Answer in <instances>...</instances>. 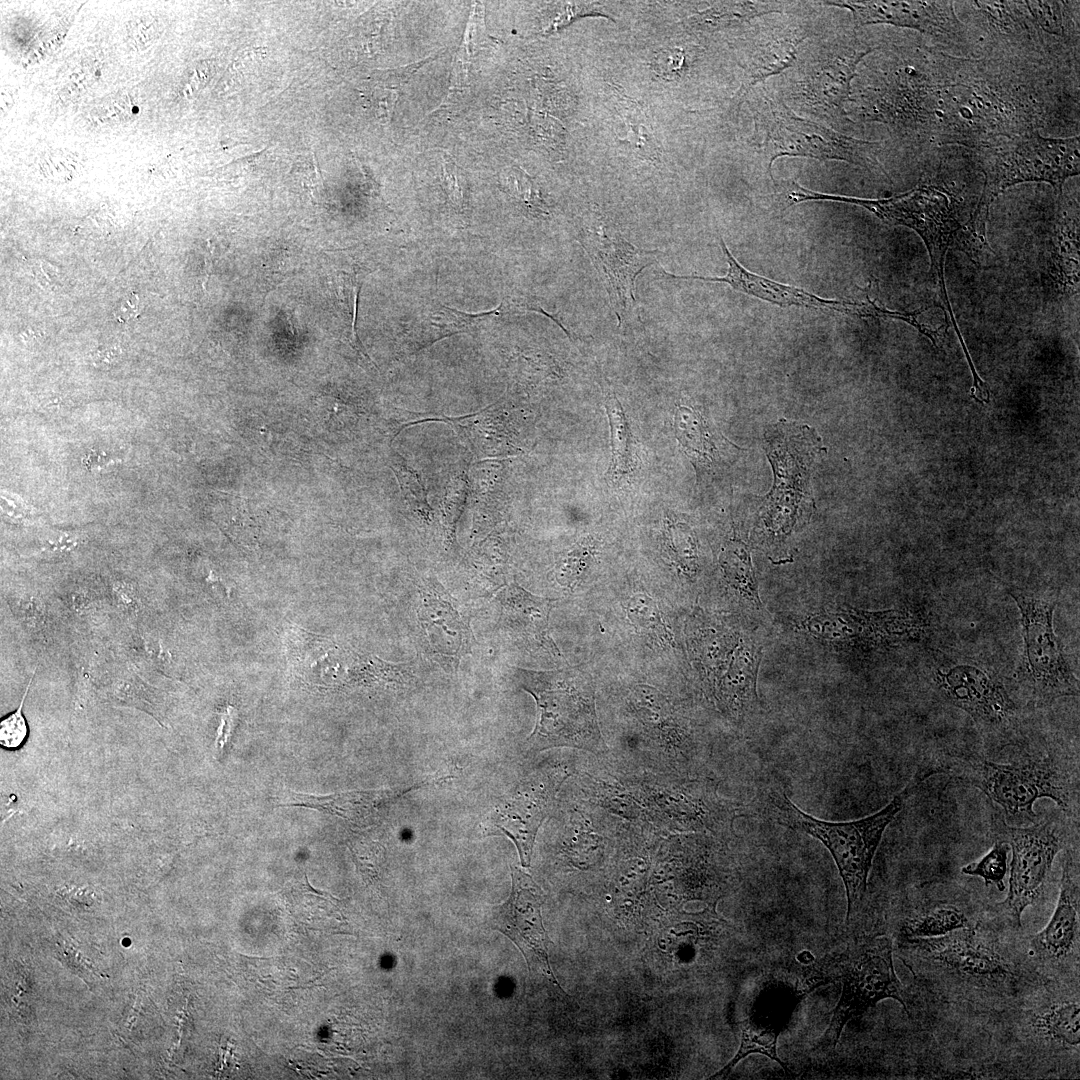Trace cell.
Masks as SVG:
<instances>
[{
	"label": "cell",
	"instance_id": "38",
	"mask_svg": "<svg viewBox=\"0 0 1080 1080\" xmlns=\"http://www.w3.org/2000/svg\"><path fill=\"white\" fill-rule=\"evenodd\" d=\"M684 66L685 55L677 48L663 50L655 59L657 72L665 77L679 75Z\"/></svg>",
	"mask_w": 1080,
	"mask_h": 1080
},
{
	"label": "cell",
	"instance_id": "24",
	"mask_svg": "<svg viewBox=\"0 0 1080 1080\" xmlns=\"http://www.w3.org/2000/svg\"><path fill=\"white\" fill-rule=\"evenodd\" d=\"M616 111L624 124L622 141L627 142L641 157L656 160L660 157V146L649 122L647 114L634 100L617 88L613 89Z\"/></svg>",
	"mask_w": 1080,
	"mask_h": 1080
},
{
	"label": "cell",
	"instance_id": "33",
	"mask_svg": "<svg viewBox=\"0 0 1080 1080\" xmlns=\"http://www.w3.org/2000/svg\"><path fill=\"white\" fill-rule=\"evenodd\" d=\"M628 615L638 625L656 631L660 638L666 639L667 631L660 617L656 604L649 597L637 594L628 604Z\"/></svg>",
	"mask_w": 1080,
	"mask_h": 1080
},
{
	"label": "cell",
	"instance_id": "8",
	"mask_svg": "<svg viewBox=\"0 0 1080 1080\" xmlns=\"http://www.w3.org/2000/svg\"><path fill=\"white\" fill-rule=\"evenodd\" d=\"M864 207L883 222L911 228L922 238L930 257L940 306L949 317L962 348L966 347L949 303L944 265L951 246L963 243L966 250L965 244L976 241L969 220L962 223L955 198L936 187L920 185L890 198L868 199Z\"/></svg>",
	"mask_w": 1080,
	"mask_h": 1080
},
{
	"label": "cell",
	"instance_id": "18",
	"mask_svg": "<svg viewBox=\"0 0 1080 1080\" xmlns=\"http://www.w3.org/2000/svg\"><path fill=\"white\" fill-rule=\"evenodd\" d=\"M417 619L430 653L441 665L456 667L471 653L474 637L470 614L436 580L419 585Z\"/></svg>",
	"mask_w": 1080,
	"mask_h": 1080
},
{
	"label": "cell",
	"instance_id": "17",
	"mask_svg": "<svg viewBox=\"0 0 1080 1080\" xmlns=\"http://www.w3.org/2000/svg\"><path fill=\"white\" fill-rule=\"evenodd\" d=\"M562 779L533 773L503 796L485 819L487 831H498L512 840L524 867L530 865L537 831L552 809Z\"/></svg>",
	"mask_w": 1080,
	"mask_h": 1080
},
{
	"label": "cell",
	"instance_id": "40",
	"mask_svg": "<svg viewBox=\"0 0 1080 1080\" xmlns=\"http://www.w3.org/2000/svg\"><path fill=\"white\" fill-rule=\"evenodd\" d=\"M593 8H589L587 4H570L565 7L563 13L558 15L553 23L549 26V30L558 29L559 27L569 24V22L575 17L584 16L586 12H590Z\"/></svg>",
	"mask_w": 1080,
	"mask_h": 1080
},
{
	"label": "cell",
	"instance_id": "21",
	"mask_svg": "<svg viewBox=\"0 0 1080 1080\" xmlns=\"http://www.w3.org/2000/svg\"><path fill=\"white\" fill-rule=\"evenodd\" d=\"M816 616L807 620L809 631L836 643H893L918 631L917 621L911 615L896 611L865 613L849 610Z\"/></svg>",
	"mask_w": 1080,
	"mask_h": 1080
},
{
	"label": "cell",
	"instance_id": "36",
	"mask_svg": "<svg viewBox=\"0 0 1080 1080\" xmlns=\"http://www.w3.org/2000/svg\"><path fill=\"white\" fill-rule=\"evenodd\" d=\"M666 541L675 558H680L682 562H686L694 557V546L689 530L682 528V525H670L667 529Z\"/></svg>",
	"mask_w": 1080,
	"mask_h": 1080
},
{
	"label": "cell",
	"instance_id": "5",
	"mask_svg": "<svg viewBox=\"0 0 1080 1080\" xmlns=\"http://www.w3.org/2000/svg\"><path fill=\"white\" fill-rule=\"evenodd\" d=\"M923 780L917 772L881 810L847 822L817 819L799 809L783 793L773 792L770 795L778 823L816 838L830 851L846 891L847 922L863 904L869 872L886 828Z\"/></svg>",
	"mask_w": 1080,
	"mask_h": 1080
},
{
	"label": "cell",
	"instance_id": "32",
	"mask_svg": "<svg viewBox=\"0 0 1080 1080\" xmlns=\"http://www.w3.org/2000/svg\"><path fill=\"white\" fill-rule=\"evenodd\" d=\"M34 674L31 676L29 683L22 696L21 702L18 708L9 716L3 718L0 723V744L3 748L9 750H15L25 742L28 727L23 715V705L25 698L28 694L30 684L33 680Z\"/></svg>",
	"mask_w": 1080,
	"mask_h": 1080
},
{
	"label": "cell",
	"instance_id": "16",
	"mask_svg": "<svg viewBox=\"0 0 1080 1080\" xmlns=\"http://www.w3.org/2000/svg\"><path fill=\"white\" fill-rule=\"evenodd\" d=\"M511 877L510 896L495 907L490 925L518 947L531 972L540 974L561 989L549 961L551 941L541 913L544 893L530 875L515 866L511 867Z\"/></svg>",
	"mask_w": 1080,
	"mask_h": 1080
},
{
	"label": "cell",
	"instance_id": "2",
	"mask_svg": "<svg viewBox=\"0 0 1080 1080\" xmlns=\"http://www.w3.org/2000/svg\"><path fill=\"white\" fill-rule=\"evenodd\" d=\"M924 778L945 774L983 792L1005 821L1035 823L1034 803L1054 801L1079 819V752L1022 737L998 749L935 752L919 770Z\"/></svg>",
	"mask_w": 1080,
	"mask_h": 1080
},
{
	"label": "cell",
	"instance_id": "23",
	"mask_svg": "<svg viewBox=\"0 0 1080 1080\" xmlns=\"http://www.w3.org/2000/svg\"><path fill=\"white\" fill-rule=\"evenodd\" d=\"M294 802L281 806L312 808L343 819L360 822L372 813L373 809L385 796L378 791H353L330 795H311L291 792Z\"/></svg>",
	"mask_w": 1080,
	"mask_h": 1080
},
{
	"label": "cell",
	"instance_id": "34",
	"mask_svg": "<svg viewBox=\"0 0 1080 1080\" xmlns=\"http://www.w3.org/2000/svg\"><path fill=\"white\" fill-rule=\"evenodd\" d=\"M157 34V20L151 15L136 16L126 24V41L136 50L151 45L157 39Z\"/></svg>",
	"mask_w": 1080,
	"mask_h": 1080
},
{
	"label": "cell",
	"instance_id": "28",
	"mask_svg": "<svg viewBox=\"0 0 1080 1080\" xmlns=\"http://www.w3.org/2000/svg\"><path fill=\"white\" fill-rule=\"evenodd\" d=\"M993 839L992 848L978 861L963 866L961 873L981 877L986 887L994 885L999 891H1003L1010 847L999 837L993 836Z\"/></svg>",
	"mask_w": 1080,
	"mask_h": 1080
},
{
	"label": "cell",
	"instance_id": "25",
	"mask_svg": "<svg viewBox=\"0 0 1080 1080\" xmlns=\"http://www.w3.org/2000/svg\"><path fill=\"white\" fill-rule=\"evenodd\" d=\"M741 1041L735 1056L718 1072L710 1078H724L728 1076L739 1061L750 1054L759 1053L776 1061L785 1072H789L787 1066L780 1059L777 1052L779 1031L772 1023L759 1020L754 1015L740 1023Z\"/></svg>",
	"mask_w": 1080,
	"mask_h": 1080
},
{
	"label": "cell",
	"instance_id": "29",
	"mask_svg": "<svg viewBox=\"0 0 1080 1080\" xmlns=\"http://www.w3.org/2000/svg\"><path fill=\"white\" fill-rule=\"evenodd\" d=\"M723 558L725 570L732 585L752 604L760 606L747 548L741 543L732 544Z\"/></svg>",
	"mask_w": 1080,
	"mask_h": 1080
},
{
	"label": "cell",
	"instance_id": "19",
	"mask_svg": "<svg viewBox=\"0 0 1080 1080\" xmlns=\"http://www.w3.org/2000/svg\"><path fill=\"white\" fill-rule=\"evenodd\" d=\"M720 246L725 255L728 268L723 276H698L676 275L662 270V276L675 279H693L708 282L727 283L734 290L780 307H805L821 310L823 312H838L845 315L864 317L865 301H849L825 299L816 296L802 288L783 284L772 279L760 276L743 267L731 254V251L720 239Z\"/></svg>",
	"mask_w": 1080,
	"mask_h": 1080
},
{
	"label": "cell",
	"instance_id": "4",
	"mask_svg": "<svg viewBox=\"0 0 1080 1080\" xmlns=\"http://www.w3.org/2000/svg\"><path fill=\"white\" fill-rule=\"evenodd\" d=\"M519 686L535 700L537 720L526 740L528 751L572 747L606 750L595 707L591 676L579 667L535 671L515 668Z\"/></svg>",
	"mask_w": 1080,
	"mask_h": 1080
},
{
	"label": "cell",
	"instance_id": "7",
	"mask_svg": "<svg viewBox=\"0 0 1080 1080\" xmlns=\"http://www.w3.org/2000/svg\"><path fill=\"white\" fill-rule=\"evenodd\" d=\"M1079 137L1046 138L1037 132L1013 137L981 151L980 163L985 185L971 222L978 234L986 235L989 208L1007 188L1029 181L1051 184L1059 196L1069 177L1079 174Z\"/></svg>",
	"mask_w": 1080,
	"mask_h": 1080
},
{
	"label": "cell",
	"instance_id": "39",
	"mask_svg": "<svg viewBox=\"0 0 1080 1080\" xmlns=\"http://www.w3.org/2000/svg\"><path fill=\"white\" fill-rule=\"evenodd\" d=\"M397 99V93L391 89H381L374 96L377 117L382 122H388Z\"/></svg>",
	"mask_w": 1080,
	"mask_h": 1080
},
{
	"label": "cell",
	"instance_id": "22",
	"mask_svg": "<svg viewBox=\"0 0 1080 1080\" xmlns=\"http://www.w3.org/2000/svg\"><path fill=\"white\" fill-rule=\"evenodd\" d=\"M500 605V626L512 635L533 641L554 655L560 652L549 628L552 600L533 595L513 583L505 586L496 596Z\"/></svg>",
	"mask_w": 1080,
	"mask_h": 1080
},
{
	"label": "cell",
	"instance_id": "6",
	"mask_svg": "<svg viewBox=\"0 0 1080 1080\" xmlns=\"http://www.w3.org/2000/svg\"><path fill=\"white\" fill-rule=\"evenodd\" d=\"M991 832L1009 845L1012 859L1007 896L1002 902L990 904V910L1010 927L1022 929L1025 909L1045 898L1055 858L1079 843V819L1061 811L1031 826L1016 827L996 811L991 818Z\"/></svg>",
	"mask_w": 1080,
	"mask_h": 1080
},
{
	"label": "cell",
	"instance_id": "13",
	"mask_svg": "<svg viewBox=\"0 0 1080 1080\" xmlns=\"http://www.w3.org/2000/svg\"><path fill=\"white\" fill-rule=\"evenodd\" d=\"M764 132L762 147L774 159L781 156H807L836 159L867 167L869 156L878 143L854 139L819 124L798 118L784 105L773 106L757 124Z\"/></svg>",
	"mask_w": 1080,
	"mask_h": 1080
},
{
	"label": "cell",
	"instance_id": "3",
	"mask_svg": "<svg viewBox=\"0 0 1080 1080\" xmlns=\"http://www.w3.org/2000/svg\"><path fill=\"white\" fill-rule=\"evenodd\" d=\"M997 1019L1003 1051L1036 1077L1078 1075L1079 985L1045 981Z\"/></svg>",
	"mask_w": 1080,
	"mask_h": 1080
},
{
	"label": "cell",
	"instance_id": "30",
	"mask_svg": "<svg viewBox=\"0 0 1080 1080\" xmlns=\"http://www.w3.org/2000/svg\"><path fill=\"white\" fill-rule=\"evenodd\" d=\"M41 174L54 183H66L83 170V163L76 153L64 148H49L37 158Z\"/></svg>",
	"mask_w": 1080,
	"mask_h": 1080
},
{
	"label": "cell",
	"instance_id": "11",
	"mask_svg": "<svg viewBox=\"0 0 1080 1080\" xmlns=\"http://www.w3.org/2000/svg\"><path fill=\"white\" fill-rule=\"evenodd\" d=\"M1079 843L1064 850L1060 892L1047 925L1027 935L1030 957L1046 981L1079 985L1080 974Z\"/></svg>",
	"mask_w": 1080,
	"mask_h": 1080
},
{
	"label": "cell",
	"instance_id": "20",
	"mask_svg": "<svg viewBox=\"0 0 1080 1080\" xmlns=\"http://www.w3.org/2000/svg\"><path fill=\"white\" fill-rule=\"evenodd\" d=\"M846 8L857 25L885 23L933 35H954L960 30L952 2L948 1H831Z\"/></svg>",
	"mask_w": 1080,
	"mask_h": 1080
},
{
	"label": "cell",
	"instance_id": "27",
	"mask_svg": "<svg viewBox=\"0 0 1080 1080\" xmlns=\"http://www.w3.org/2000/svg\"><path fill=\"white\" fill-rule=\"evenodd\" d=\"M606 411L611 430L612 463L611 472L615 479L629 474L634 467L633 440L630 426L617 397H607Z\"/></svg>",
	"mask_w": 1080,
	"mask_h": 1080
},
{
	"label": "cell",
	"instance_id": "14",
	"mask_svg": "<svg viewBox=\"0 0 1080 1080\" xmlns=\"http://www.w3.org/2000/svg\"><path fill=\"white\" fill-rule=\"evenodd\" d=\"M988 903L953 880L923 883L905 897L898 941L942 936L976 924Z\"/></svg>",
	"mask_w": 1080,
	"mask_h": 1080
},
{
	"label": "cell",
	"instance_id": "26",
	"mask_svg": "<svg viewBox=\"0 0 1080 1080\" xmlns=\"http://www.w3.org/2000/svg\"><path fill=\"white\" fill-rule=\"evenodd\" d=\"M674 429L678 441L697 464L710 466L717 457L712 434L700 414L687 406L675 412Z\"/></svg>",
	"mask_w": 1080,
	"mask_h": 1080
},
{
	"label": "cell",
	"instance_id": "12",
	"mask_svg": "<svg viewBox=\"0 0 1080 1080\" xmlns=\"http://www.w3.org/2000/svg\"><path fill=\"white\" fill-rule=\"evenodd\" d=\"M937 694L970 715L988 742L998 749L1021 737L1020 709L1001 682L974 666H955L937 671Z\"/></svg>",
	"mask_w": 1080,
	"mask_h": 1080
},
{
	"label": "cell",
	"instance_id": "41",
	"mask_svg": "<svg viewBox=\"0 0 1080 1080\" xmlns=\"http://www.w3.org/2000/svg\"><path fill=\"white\" fill-rule=\"evenodd\" d=\"M138 315L139 298L135 293L127 295L121 302L118 311L115 313V316L121 322H126Z\"/></svg>",
	"mask_w": 1080,
	"mask_h": 1080
},
{
	"label": "cell",
	"instance_id": "1",
	"mask_svg": "<svg viewBox=\"0 0 1080 1080\" xmlns=\"http://www.w3.org/2000/svg\"><path fill=\"white\" fill-rule=\"evenodd\" d=\"M1027 935L996 917L988 905L974 925L942 936L898 941L899 957L932 999L957 1012L998 1018L1046 980Z\"/></svg>",
	"mask_w": 1080,
	"mask_h": 1080
},
{
	"label": "cell",
	"instance_id": "42",
	"mask_svg": "<svg viewBox=\"0 0 1080 1080\" xmlns=\"http://www.w3.org/2000/svg\"><path fill=\"white\" fill-rule=\"evenodd\" d=\"M115 356H117L116 348H105V350H99L97 353L98 360L106 363H109Z\"/></svg>",
	"mask_w": 1080,
	"mask_h": 1080
},
{
	"label": "cell",
	"instance_id": "35",
	"mask_svg": "<svg viewBox=\"0 0 1080 1080\" xmlns=\"http://www.w3.org/2000/svg\"><path fill=\"white\" fill-rule=\"evenodd\" d=\"M503 179L506 181L510 192L518 196L520 200L532 205H538L540 203L541 200L538 197L532 180L521 169L513 167L506 170L503 174Z\"/></svg>",
	"mask_w": 1080,
	"mask_h": 1080
},
{
	"label": "cell",
	"instance_id": "37",
	"mask_svg": "<svg viewBox=\"0 0 1080 1080\" xmlns=\"http://www.w3.org/2000/svg\"><path fill=\"white\" fill-rule=\"evenodd\" d=\"M442 176L446 191L454 203H463V177L458 166L449 155H442Z\"/></svg>",
	"mask_w": 1080,
	"mask_h": 1080
},
{
	"label": "cell",
	"instance_id": "43",
	"mask_svg": "<svg viewBox=\"0 0 1080 1080\" xmlns=\"http://www.w3.org/2000/svg\"><path fill=\"white\" fill-rule=\"evenodd\" d=\"M13 103H14V99H13L12 93H9L6 90H2V92H1V110L2 111L3 110H8L13 105Z\"/></svg>",
	"mask_w": 1080,
	"mask_h": 1080
},
{
	"label": "cell",
	"instance_id": "9",
	"mask_svg": "<svg viewBox=\"0 0 1080 1080\" xmlns=\"http://www.w3.org/2000/svg\"><path fill=\"white\" fill-rule=\"evenodd\" d=\"M841 956V996L828 1028L814 1050L835 1049L845 1025L881 1000L898 1001L910 1016L902 985L894 969L891 938L886 935L858 937Z\"/></svg>",
	"mask_w": 1080,
	"mask_h": 1080
},
{
	"label": "cell",
	"instance_id": "10",
	"mask_svg": "<svg viewBox=\"0 0 1080 1080\" xmlns=\"http://www.w3.org/2000/svg\"><path fill=\"white\" fill-rule=\"evenodd\" d=\"M1021 613L1025 666L1020 682L1032 704H1045L1076 696L1079 684L1053 631L1055 603L1019 591H1010Z\"/></svg>",
	"mask_w": 1080,
	"mask_h": 1080
},
{
	"label": "cell",
	"instance_id": "31",
	"mask_svg": "<svg viewBox=\"0 0 1080 1080\" xmlns=\"http://www.w3.org/2000/svg\"><path fill=\"white\" fill-rule=\"evenodd\" d=\"M137 112L138 106L133 96L118 92L100 102L94 117L103 124H117L131 120Z\"/></svg>",
	"mask_w": 1080,
	"mask_h": 1080
},
{
	"label": "cell",
	"instance_id": "15",
	"mask_svg": "<svg viewBox=\"0 0 1080 1080\" xmlns=\"http://www.w3.org/2000/svg\"><path fill=\"white\" fill-rule=\"evenodd\" d=\"M579 240L597 271L610 307L621 326L635 306L636 278L656 262L660 252L635 246L601 222L584 226Z\"/></svg>",
	"mask_w": 1080,
	"mask_h": 1080
}]
</instances>
